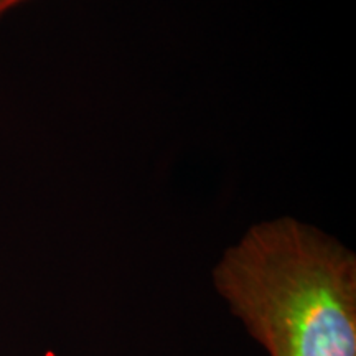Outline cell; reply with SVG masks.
<instances>
[{
  "mask_svg": "<svg viewBox=\"0 0 356 356\" xmlns=\"http://www.w3.org/2000/svg\"><path fill=\"white\" fill-rule=\"evenodd\" d=\"M24 2V0H0V17L3 15V13L10 10L12 7H15L17 3Z\"/></svg>",
  "mask_w": 356,
  "mask_h": 356,
  "instance_id": "obj_2",
  "label": "cell"
},
{
  "mask_svg": "<svg viewBox=\"0 0 356 356\" xmlns=\"http://www.w3.org/2000/svg\"><path fill=\"white\" fill-rule=\"evenodd\" d=\"M213 284L269 356H356V257L309 222H256Z\"/></svg>",
  "mask_w": 356,
  "mask_h": 356,
  "instance_id": "obj_1",
  "label": "cell"
}]
</instances>
